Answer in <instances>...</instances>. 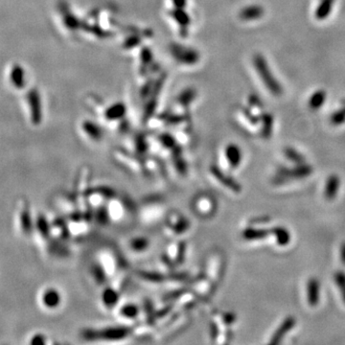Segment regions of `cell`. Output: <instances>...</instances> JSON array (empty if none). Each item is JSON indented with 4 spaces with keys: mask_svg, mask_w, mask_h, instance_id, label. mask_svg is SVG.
Masks as SVG:
<instances>
[{
    "mask_svg": "<svg viewBox=\"0 0 345 345\" xmlns=\"http://www.w3.org/2000/svg\"><path fill=\"white\" fill-rule=\"evenodd\" d=\"M171 261L176 265L177 267L180 266L185 262L187 254V243L184 240L174 239L164 251Z\"/></svg>",
    "mask_w": 345,
    "mask_h": 345,
    "instance_id": "obj_17",
    "label": "cell"
},
{
    "mask_svg": "<svg viewBox=\"0 0 345 345\" xmlns=\"http://www.w3.org/2000/svg\"><path fill=\"white\" fill-rule=\"evenodd\" d=\"M340 260H341V263L345 265V242L341 245V248H340Z\"/></svg>",
    "mask_w": 345,
    "mask_h": 345,
    "instance_id": "obj_52",
    "label": "cell"
},
{
    "mask_svg": "<svg viewBox=\"0 0 345 345\" xmlns=\"http://www.w3.org/2000/svg\"><path fill=\"white\" fill-rule=\"evenodd\" d=\"M35 230L39 233L40 237L45 241L46 245H48V243L53 238L51 223L43 214L37 215L35 218Z\"/></svg>",
    "mask_w": 345,
    "mask_h": 345,
    "instance_id": "obj_29",
    "label": "cell"
},
{
    "mask_svg": "<svg viewBox=\"0 0 345 345\" xmlns=\"http://www.w3.org/2000/svg\"><path fill=\"white\" fill-rule=\"evenodd\" d=\"M217 202L213 196L207 193H199L191 202V210L198 218L209 219L217 211Z\"/></svg>",
    "mask_w": 345,
    "mask_h": 345,
    "instance_id": "obj_9",
    "label": "cell"
},
{
    "mask_svg": "<svg viewBox=\"0 0 345 345\" xmlns=\"http://www.w3.org/2000/svg\"><path fill=\"white\" fill-rule=\"evenodd\" d=\"M327 98V93L323 89H319L315 91L309 99V107L312 110H319L321 108V106L325 104Z\"/></svg>",
    "mask_w": 345,
    "mask_h": 345,
    "instance_id": "obj_43",
    "label": "cell"
},
{
    "mask_svg": "<svg viewBox=\"0 0 345 345\" xmlns=\"http://www.w3.org/2000/svg\"><path fill=\"white\" fill-rule=\"evenodd\" d=\"M242 112H243V115L246 117V119H247L248 122L251 125L256 126V125L259 124V122L261 121V120H260V117H258L257 115L254 114V113H253L249 108H248V107H244L243 110H242Z\"/></svg>",
    "mask_w": 345,
    "mask_h": 345,
    "instance_id": "obj_48",
    "label": "cell"
},
{
    "mask_svg": "<svg viewBox=\"0 0 345 345\" xmlns=\"http://www.w3.org/2000/svg\"><path fill=\"white\" fill-rule=\"evenodd\" d=\"M91 177L92 171L88 166H84L79 170L78 175L76 177L75 188H74V195L76 198L79 211L81 212H92L93 210L90 208L88 203V194L89 189L91 188Z\"/></svg>",
    "mask_w": 345,
    "mask_h": 345,
    "instance_id": "obj_3",
    "label": "cell"
},
{
    "mask_svg": "<svg viewBox=\"0 0 345 345\" xmlns=\"http://www.w3.org/2000/svg\"><path fill=\"white\" fill-rule=\"evenodd\" d=\"M271 234L275 237L277 244L281 247H285L291 242V234L289 230L283 226H275L271 228Z\"/></svg>",
    "mask_w": 345,
    "mask_h": 345,
    "instance_id": "obj_42",
    "label": "cell"
},
{
    "mask_svg": "<svg viewBox=\"0 0 345 345\" xmlns=\"http://www.w3.org/2000/svg\"><path fill=\"white\" fill-rule=\"evenodd\" d=\"M253 64L256 69L257 73L260 77V79L265 85L266 89L274 95V96H281L283 94V88L279 81L275 78L274 73L271 70L270 65L267 64V62L265 59V57L261 54L254 55L253 59Z\"/></svg>",
    "mask_w": 345,
    "mask_h": 345,
    "instance_id": "obj_5",
    "label": "cell"
},
{
    "mask_svg": "<svg viewBox=\"0 0 345 345\" xmlns=\"http://www.w3.org/2000/svg\"><path fill=\"white\" fill-rule=\"evenodd\" d=\"M212 320L215 321L220 328L221 326L229 328L236 322L237 316L232 312H216L213 314Z\"/></svg>",
    "mask_w": 345,
    "mask_h": 345,
    "instance_id": "obj_34",
    "label": "cell"
},
{
    "mask_svg": "<svg viewBox=\"0 0 345 345\" xmlns=\"http://www.w3.org/2000/svg\"><path fill=\"white\" fill-rule=\"evenodd\" d=\"M116 196L114 189L110 186H91L88 194V203L92 210L106 206L107 202Z\"/></svg>",
    "mask_w": 345,
    "mask_h": 345,
    "instance_id": "obj_12",
    "label": "cell"
},
{
    "mask_svg": "<svg viewBox=\"0 0 345 345\" xmlns=\"http://www.w3.org/2000/svg\"><path fill=\"white\" fill-rule=\"evenodd\" d=\"M312 173L313 167L306 163L296 164L293 168L280 167L277 171V176L274 177L273 182L275 185H281L291 179H302L309 177Z\"/></svg>",
    "mask_w": 345,
    "mask_h": 345,
    "instance_id": "obj_11",
    "label": "cell"
},
{
    "mask_svg": "<svg viewBox=\"0 0 345 345\" xmlns=\"http://www.w3.org/2000/svg\"><path fill=\"white\" fill-rule=\"evenodd\" d=\"M157 265H158V270L163 274H171L175 272V270L177 269L176 265L171 261V259L167 256L165 252L160 254V257L158 258Z\"/></svg>",
    "mask_w": 345,
    "mask_h": 345,
    "instance_id": "obj_44",
    "label": "cell"
},
{
    "mask_svg": "<svg viewBox=\"0 0 345 345\" xmlns=\"http://www.w3.org/2000/svg\"><path fill=\"white\" fill-rule=\"evenodd\" d=\"M19 221H20V227L22 232L25 235H31L33 231L35 230V221H33L31 212L28 208V206H25L19 215Z\"/></svg>",
    "mask_w": 345,
    "mask_h": 345,
    "instance_id": "obj_35",
    "label": "cell"
},
{
    "mask_svg": "<svg viewBox=\"0 0 345 345\" xmlns=\"http://www.w3.org/2000/svg\"><path fill=\"white\" fill-rule=\"evenodd\" d=\"M217 286L213 283L210 278L202 272L196 276L190 284V290L202 299H209L216 292Z\"/></svg>",
    "mask_w": 345,
    "mask_h": 345,
    "instance_id": "obj_15",
    "label": "cell"
},
{
    "mask_svg": "<svg viewBox=\"0 0 345 345\" xmlns=\"http://www.w3.org/2000/svg\"><path fill=\"white\" fill-rule=\"evenodd\" d=\"M122 292H118L110 284H106L99 296V305L101 309L107 313H112L120 303Z\"/></svg>",
    "mask_w": 345,
    "mask_h": 345,
    "instance_id": "obj_16",
    "label": "cell"
},
{
    "mask_svg": "<svg viewBox=\"0 0 345 345\" xmlns=\"http://www.w3.org/2000/svg\"><path fill=\"white\" fill-rule=\"evenodd\" d=\"M80 131L83 136L91 143H99L103 139L102 129L92 121H83L80 125Z\"/></svg>",
    "mask_w": 345,
    "mask_h": 345,
    "instance_id": "obj_24",
    "label": "cell"
},
{
    "mask_svg": "<svg viewBox=\"0 0 345 345\" xmlns=\"http://www.w3.org/2000/svg\"><path fill=\"white\" fill-rule=\"evenodd\" d=\"M145 167L147 175L159 179H164L167 176V170L163 162L155 156H145Z\"/></svg>",
    "mask_w": 345,
    "mask_h": 345,
    "instance_id": "obj_20",
    "label": "cell"
},
{
    "mask_svg": "<svg viewBox=\"0 0 345 345\" xmlns=\"http://www.w3.org/2000/svg\"><path fill=\"white\" fill-rule=\"evenodd\" d=\"M296 324V319L293 317H288L284 319L283 322L280 324V326L277 328V330L274 333L270 340V344H279L283 340L284 336H286L292 328Z\"/></svg>",
    "mask_w": 345,
    "mask_h": 345,
    "instance_id": "obj_28",
    "label": "cell"
},
{
    "mask_svg": "<svg viewBox=\"0 0 345 345\" xmlns=\"http://www.w3.org/2000/svg\"><path fill=\"white\" fill-rule=\"evenodd\" d=\"M248 103H249L250 106H253V107H262L263 106V103H262L261 99L256 94H251L249 96Z\"/></svg>",
    "mask_w": 345,
    "mask_h": 345,
    "instance_id": "obj_50",
    "label": "cell"
},
{
    "mask_svg": "<svg viewBox=\"0 0 345 345\" xmlns=\"http://www.w3.org/2000/svg\"><path fill=\"white\" fill-rule=\"evenodd\" d=\"M265 15L264 7L260 5H249L240 11L239 18L243 21H254L263 18Z\"/></svg>",
    "mask_w": 345,
    "mask_h": 345,
    "instance_id": "obj_31",
    "label": "cell"
},
{
    "mask_svg": "<svg viewBox=\"0 0 345 345\" xmlns=\"http://www.w3.org/2000/svg\"><path fill=\"white\" fill-rule=\"evenodd\" d=\"M89 275H90L93 283L95 284L98 287H104L109 281L105 271L102 269L101 265L98 264L96 260L89 266Z\"/></svg>",
    "mask_w": 345,
    "mask_h": 345,
    "instance_id": "obj_33",
    "label": "cell"
},
{
    "mask_svg": "<svg viewBox=\"0 0 345 345\" xmlns=\"http://www.w3.org/2000/svg\"><path fill=\"white\" fill-rule=\"evenodd\" d=\"M168 161L169 163H170L171 171L177 177H185L188 175V172H189L188 165H187L186 160L182 158L181 152L174 156L173 158H171L170 160H168Z\"/></svg>",
    "mask_w": 345,
    "mask_h": 345,
    "instance_id": "obj_32",
    "label": "cell"
},
{
    "mask_svg": "<svg viewBox=\"0 0 345 345\" xmlns=\"http://www.w3.org/2000/svg\"><path fill=\"white\" fill-rule=\"evenodd\" d=\"M285 157L289 160H291L295 164H302L305 163V158L301 155L298 150L293 149L292 147H287L284 150Z\"/></svg>",
    "mask_w": 345,
    "mask_h": 345,
    "instance_id": "obj_45",
    "label": "cell"
},
{
    "mask_svg": "<svg viewBox=\"0 0 345 345\" xmlns=\"http://www.w3.org/2000/svg\"><path fill=\"white\" fill-rule=\"evenodd\" d=\"M320 284L317 278H311L307 283V296L308 303L311 306L316 307L319 302Z\"/></svg>",
    "mask_w": 345,
    "mask_h": 345,
    "instance_id": "obj_37",
    "label": "cell"
},
{
    "mask_svg": "<svg viewBox=\"0 0 345 345\" xmlns=\"http://www.w3.org/2000/svg\"><path fill=\"white\" fill-rule=\"evenodd\" d=\"M340 186V179L336 175H331L328 177L324 190V196L328 201H332L336 198Z\"/></svg>",
    "mask_w": 345,
    "mask_h": 345,
    "instance_id": "obj_39",
    "label": "cell"
},
{
    "mask_svg": "<svg viewBox=\"0 0 345 345\" xmlns=\"http://www.w3.org/2000/svg\"><path fill=\"white\" fill-rule=\"evenodd\" d=\"M130 336H133V327L120 323L104 328H86L81 332V337L88 342L116 343Z\"/></svg>",
    "mask_w": 345,
    "mask_h": 345,
    "instance_id": "obj_1",
    "label": "cell"
},
{
    "mask_svg": "<svg viewBox=\"0 0 345 345\" xmlns=\"http://www.w3.org/2000/svg\"><path fill=\"white\" fill-rule=\"evenodd\" d=\"M173 8H186L187 0H171Z\"/></svg>",
    "mask_w": 345,
    "mask_h": 345,
    "instance_id": "obj_51",
    "label": "cell"
},
{
    "mask_svg": "<svg viewBox=\"0 0 345 345\" xmlns=\"http://www.w3.org/2000/svg\"><path fill=\"white\" fill-rule=\"evenodd\" d=\"M270 218H259V219H253L251 223H265V221H270Z\"/></svg>",
    "mask_w": 345,
    "mask_h": 345,
    "instance_id": "obj_53",
    "label": "cell"
},
{
    "mask_svg": "<svg viewBox=\"0 0 345 345\" xmlns=\"http://www.w3.org/2000/svg\"><path fill=\"white\" fill-rule=\"evenodd\" d=\"M106 212L110 222H120L124 220L127 213V204L124 200L115 196L106 204Z\"/></svg>",
    "mask_w": 345,
    "mask_h": 345,
    "instance_id": "obj_19",
    "label": "cell"
},
{
    "mask_svg": "<svg viewBox=\"0 0 345 345\" xmlns=\"http://www.w3.org/2000/svg\"><path fill=\"white\" fill-rule=\"evenodd\" d=\"M334 278H335V282H336V286L339 288V291L341 292V296H342V299L344 301L345 303V273L342 272V271H338L336 272L335 275H334Z\"/></svg>",
    "mask_w": 345,
    "mask_h": 345,
    "instance_id": "obj_47",
    "label": "cell"
},
{
    "mask_svg": "<svg viewBox=\"0 0 345 345\" xmlns=\"http://www.w3.org/2000/svg\"><path fill=\"white\" fill-rule=\"evenodd\" d=\"M167 212L166 204L161 199H149L140 205L138 219L143 224L152 225L164 220Z\"/></svg>",
    "mask_w": 345,
    "mask_h": 345,
    "instance_id": "obj_2",
    "label": "cell"
},
{
    "mask_svg": "<svg viewBox=\"0 0 345 345\" xmlns=\"http://www.w3.org/2000/svg\"><path fill=\"white\" fill-rule=\"evenodd\" d=\"M169 274H163L159 270L157 271H144L139 270L134 273L135 277L141 283L150 287L166 286Z\"/></svg>",
    "mask_w": 345,
    "mask_h": 345,
    "instance_id": "obj_18",
    "label": "cell"
},
{
    "mask_svg": "<svg viewBox=\"0 0 345 345\" xmlns=\"http://www.w3.org/2000/svg\"><path fill=\"white\" fill-rule=\"evenodd\" d=\"M46 343H47V338L43 334H35L30 340L31 345H45Z\"/></svg>",
    "mask_w": 345,
    "mask_h": 345,
    "instance_id": "obj_49",
    "label": "cell"
},
{
    "mask_svg": "<svg viewBox=\"0 0 345 345\" xmlns=\"http://www.w3.org/2000/svg\"><path fill=\"white\" fill-rule=\"evenodd\" d=\"M67 226L71 238H84L90 232L93 220V211L84 213L81 211L72 213L66 216Z\"/></svg>",
    "mask_w": 345,
    "mask_h": 345,
    "instance_id": "obj_6",
    "label": "cell"
},
{
    "mask_svg": "<svg viewBox=\"0 0 345 345\" xmlns=\"http://www.w3.org/2000/svg\"><path fill=\"white\" fill-rule=\"evenodd\" d=\"M330 122L334 126H340L345 122V105L336 110L330 117Z\"/></svg>",
    "mask_w": 345,
    "mask_h": 345,
    "instance_id": "obj_46",
    "label": "cell"
},
{
    "mask_svg": "<svg viewBox=\"0 0 345 345\" xmlns=\"http://www.w3.org/2000/svg\"><path fill=\"white\" fill-rule=\"evenodd\" d=\"M172 55L174 58L182 64L192 65L199 60V55L193 49L182 47L180 45H174L172 47Z\"/></svg>",
    "mask_w": 345,
    "mask_h": 345,
    "instance_id": "obj_22",
    "label": "cell"
},
{
    "mask_svg": "<svg viewBox=\"0 0 345 345\" xmlns=\"http://www.w3.org/2000/svg\"><path fill=\"white\" fill-rule=\"evenodd\" d=\"M62 294L55 288H47L42 294V303L46 309L55 310L62 304Z\"/></svg>",
    "mask_w": 345,
    "mask_h": 345,
    "instance_id": "obj_27",
    "label": "cell"
},
{
    "mask_svg": "<svg viewBox=\"0 0 345 345\" xmlns=\"http://www.w3.org/2000/svg\"><path fill=\"white\" fill-rule=\"evenodd\" d=\"M126 106L123 103H115L113 105L106 107L104 112V118L106 122L110 124L120 123L126 115Z\"/></svg>",
    "mask_w": 345,
    "mask_h": 345,
    "instance_id": "obj_30",
    "label": "cell"
},
{
    "mask_svg": "<svg viewBox=\"0 0 345 345\" xmlns=\"http://www.w3.org/2000/svg\"><path fill=\"white\" fill-rule=\"evenodd\" d=\"M271 234V230L264 228H255L252 226L247 227L242 231V238L248 242L264 240Z\"/></svg>",
    "mask_w": 345,
    "mask_h": 345,
    "instance_id": "obj_36",
    "label": "cell"
},
{
    "mask_svg": "<svg viewBox=\"0 0 345 345\" xmlns=\"http://www.w3.org/2000/svg\"><path fill=\"white\" fill-rule=\"evenodd\" d=\"M51 223V230H52V236L55 239L65 242L68 239H70V234L68 231L67 226V220L66 217L62 216H57L55 217Z\"/></svg>",
    "mask_w": 345,
    "mask_h": 345,
    "instance_id": "obj_21",
    "label": "cell"
},
{
    "mask_svg": "<svg viewBox=\"0 0 345 345\" xmlns=\"http://www.w3.org/2000/svg\"><path fill=\"white\" fill-rule=\"evenodd\" d=\"M129 272L126 266H123L116 275L109 280V284L116 289L118 292H122L125 290L128 280H129Z\"/></svg>",
    "mask_w": 345,
    "mask_h": 345,
    "instance_id": "obj_38",
    "label": "cell"
},
{
    "mask_svg": "<svg viewBox=\"0 0 345 345\" xmlns=\"http://www.w3.org/2000/svg\"><path fill=\"white\" fill-rule=\"evenodd\" d=\"M208 175L215 182L233 192L234 194H240L242 192V186L239 182L233 177H230L229 175L226 172H224L220 166L216 164L210 165L208 169Z\"/></svg>",
    "mask_w": 345,
    "mask_h": 345,
    "instance_id": "obj_14",
    "label": "cell"
},
{
    "mask_svg": "<svg viewBox=\"0 0 345 345\" xmlns=\"http://www.w3.org/2000/svg\"><path fill=\"white\" fill-rule=\"evenodd\" d=\"M335 0H319V5L315 12V17L318 20H324L329 18L334 8Z\"/></svg>",
    "mask_w": 345,
    "mask_h": 345,
    "instance_id": "obj_40",
    "label": "cell"
},
{
    "mask_svg": "<svg viewBox=\"0 0 345 345\" xmlns=\"http://www.w3.org/2000/svg\"><path fill=\"white\" fill-rule=\"evenodd\" d=\"M169 15L170 18L177 24L181 34L185 35L192 21L189 14L186 12L185 8H173V10L169 12Z\"/></svg>",
    "mask_w": 345,
    "mask_h": 345,
    "instance_id": "obj_25",
    "label": "cell"
},
{
    "mask_svg": "<svg viewBox=\"0 0 345 345\" xmlns=\"http://www.w3.org/2000/svg\"><path fill=\"white\" fill-rule=\"evenodd\" d=\"M145 157L133 154L124 149H116L113 151V159L122 167L135 175L148 176L145 167Z\"/></svg>",
    "mask_w": 345,
    "mask_h": 345,
    "instance_id": "obj_7",
    "label": "cell"
},
{
    "mask_svg": "<svg viewBox=\"0 0 345 345\" xmlns=\"http://www.w3.org/2000/svg\"><path fill=\"white\" fill-rule=\"evenodd\" d=\"M112 314L118 323L133 326L139 322L141 308L133 302H120Z\"/></svg>",
    "mask_w": 345,
    "mask_h": 345,
    "instance_id": "obj_10",
    "label": "cell"
},
{
    "mask_svg": "<svg viewBox=\"0 0 345 345\" xmlns=\"http://www.w3.org/2000/svg\"><path fill=\"white\" fill-rule=\"evenodd\" d=\"M150 248V240L147 236L136 235L127 242L128 250L134 255H141L146 253Z\"/></svg>",
    "mask_w": 345,
    "mask_h": 345,
    "instance_id": "obj_23",
    "label": "cell"
},
{
    "mask_svg": "<svg viewBox=\"0 0 345 345\" xmlns=\"http://www.w3.org/2000/svg\"><path fill=\"white\" fill-rule=\"evenodd\" d=\"M223 156H224V160L225 162L228 166V168L236 169L238 168L242 162V159H243V155H242V150L240 149L239 146H237L236 144H228L223 150Z\"/></svg>",
    "mask_w": 345,
    "mask_h": 345,
    "instance_id": "obj_26",
    "label": "cell"
},
{
    "mask_svg": "<svg viewBox=\"0 0 345 345\" xmlns=\"http://www.w3.org/2000/svg\"><path fill=\"white\" fill-rule=\"evenodd\" d=\"M224 259L220 253H211L204 262V272L213 283L218 286L221 282L224 271Z\"/></svg>",
    "mask_w": 345,
    "mask_h": 345,
    "instance_id": "obj_13",
    "label": "cell"
},
{
    "mask_svg": "<svg viewBox=\"0 0 345 345\" xmlns=\"http://www.w3.org/2000/svg\"><path fill=\"white\" fill-rule=\"evenodd\" d=\"M95 260L105 271L108 279L110 280L123 266L120 256L116 253L113 248L104 247L100 248L96 253Z\"/></svg>",
    "mask_w": 345,
    "mask_h": 345,
    "instance_id": "obj_8",
    "label": "cell"
},
{
    "mask_svg": "<svg viewBox=\"0 0 345 345\" xmlns=\"http://www.w3.org/2000/svg\"><path fill=\"white\" fill-rule=\"evenodd\" d=\"M191 227V221L182 213L171 211L164 219L163 232L168 238L180 239L189 232Z\"/></svg>",
    "mask_w": 345,
    "mask_h": 345,
    "instance_id": "obj_4",
    "label": "cell"
},
{
    "mask_svg": "<svg viewBox=\"0 0 345 345\" xmlns=\"http://www.w3.org/2000/svg\"><path fill=\"white\" fill-rule=\"evenodd\" d=\"M260 120L262 122L261 135L264 139H269L272 136L274 130V116L269 112H263Z\"/></svg>",
    "mask_w": 345,
    "mask_h": 345,
    "instance_id": "obj_41",
    "label": "cell"
}]
</instances>
